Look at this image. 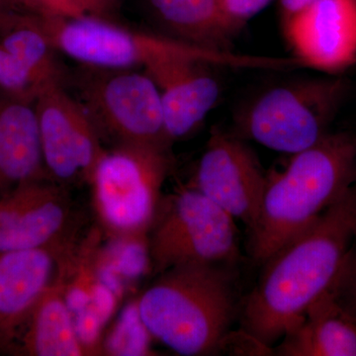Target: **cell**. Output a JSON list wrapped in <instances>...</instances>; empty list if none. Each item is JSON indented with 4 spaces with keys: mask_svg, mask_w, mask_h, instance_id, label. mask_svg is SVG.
I'll list each match as a JSON object with an SVG mask.
<instances>
[{
    "mask_svg": "<svg viewBox=\"0 0 356 356\" xmlns=\"http://www.w3.org/2000/svg\"><path fill=\"white\" fill-rule=\"evenodd\" d=\"M356 238V184L274 252L241 312L243 334L273 346L327 291Z\"/></svg>",
    "mask_w": 356,
    "mask_h": 356,
    "instance_id": "1",
    "label": "cell"
},
{
    "mask_svg": "<svg viewBox=\"0 0 356 356\" xmlns=\"http://www.w3.org/2000/svg\"><path fill=\"white\" fill-rule=\"evenodd\" d=\"M356 184V136L329 133L315 146L293 154L281 172L267 175L266 191L248 252L257 264L313 224Z\"/></svg>",
    "mask_w": 356,
    "mask_h": 356,
    "instance_id": "2",
    "label": "cell"
},
{
    "mask_svg": "<svg viewBox=\"0 0 356 356\" xmlns=\"http://www.w3.org/2000/svg\"><path fill=\"white\" fill-rule=\"evenodd\" d=\"M232 266L191 262L158 274L137 303L147 334L177 355H217L236 312Z\"/></svg>",
    "mask_w": 356,
    "mask_h": 356,
    "instance_id": "3",
    "label": "cell"
},
{
    "mask_svg": "<svg viewBox=\"0 0 356 356\" xmlns=\"http://www.w3.org/2000/svg\"><path fill=\"white\" fill-rule=\"evenodd\" d=\"M34 15L56 51L88 67L134 69L163 58H185L234 70H271L275 65L273 57L216 50L184 40L134 31L105 18Z\"/></svg>",
    "mask_w": 356,
    "mask_h": 356,
    "instance_id": "4",
    "label": "cell"
},
{
    "mask_svg": "<svg viewBox=\"0 0 356 356\" xmlns=\"http://www.w3.org/2000/svg\"><path fill=\"white\" fill-rule=\"evenodd\" d=\"M235 221L193 186L161 197L149 229L154 273L191 262L234 266L240 257Z\"/></svg>",
    "mask_w": 356,
    "mask_h": 356,
    "instance_id": "5",
    "label": "cell"
},
{
    "mask_svg": "<svg viewBox=\"0 0 356 356\" xmlns=\"http://www.w3.org/2000/svg\"><path fill=\"white\" fill-rule=\"evenodd\" d=\"M170 168L163 147L117 145L105 149L89 184L96 212L110 234L140 238L149 233Z\"/></svg>",
    "mask_w": 356,
    "mask_h": 356,
    "instance_id": "6",
    "label": "cell"
},
{
    "mask_svg": "<svg viewBox=\"0 0 356 356\" xmlns=\"http://www.w3.org/2000/svg\"><path fill=\"white\" fill-rule=\"evenodd\" d=\"M346 92L341 79H301L274 86L242 115L241 132L267 149L298 154L329 134Z\"/></svg>",
    "mask_w": 356,
    "mask_h": 356,
    "instance_id": "7",
    "label": "cell"
},
{
    "mask_svg": "<svg viewBox=\"0 0 356 356\" xmlns=\"http://www.w3.org/2000/svg\"><path fill=\"white\" fill-rule=\"evenodd\" d=\"M77 102L100 136L117 145L168 149L158 86L146 72L84 65L76 76Z\"/></svg>",
    "mask_w": 356,
    "mask_h": 356,
    "instance_id": "8",
    "label": "cell"
},
{
    "mask_svg": "<svg viewBox=\"0 0 356 356\" xmlns=\"http://www.w3.org/2000/svg\"><path fill=\"white\" fill-rule=\"evenodd\" d=\"M34 104L49 177L64 186L90 182L105 149L102 136L81 103L65 88V81H53Z\"/></svg>",
    "mask_w": 356,
    "mask_h": 356,
    "instance_id": "9",
    "label": "cell"
},
{
    "mask_svg": "<svg viewBox=\"0 0 356 356\" xmlns=\"http://www.w3.org/2000/svg\"><path fill=\"white\" fill-rule=\"evenodd\" d=\"M267 175L242 138L213 129L194 177V188L245 225L257 224Z\"/></svg>",
    "mask_w": 356,
    "mask_h": 356,
    "instance_id": "10",
    "label": "cell"
},
{
    "mask_svg": "<svg viewBox=\"0 0 356 356\" xmlns=\"http://www.w3.org/2000/svg\"><path fill=\"white\" fill-rule=\"evenodd\" d=\"M69 238L47 247L0 252V351L13 353L39 300L64 280Z\"/></svg>",
    "mask_w": 356,
    "mask_h": 356,
    "instance_id": "11",
    "label": "cell"
},
{
    "mask_svg": "<svg viewBox=\"0 0 356 356\" xmlns=\"http://www.w3.org/2000/svg\"><path fill=\"white\" fill-rule=\"evenodd\" d=\"M70 226V199L51 179L18 185L0 195V252L33 250L64 240Z\"/></svg>",
    "mask_w": 356,
    "mask_h": 356,
    "instance_id": "12",
    "label": "cell"
},
{
    "mask_svg": "<svg viewBox=\"0 0 356 356\" xmlns=\"http://www.w3.org/2000/svg\"><path fill=\"white\" fill-rule=\"evenodd\" d=\"M285 32L305 67L346 69L356 60V0H316L285 18Z\"/></svg>",
    "mask_w": 356,
    "mask_h": 356,
    "instance_id": "13",
    "label": "cell"
},
{
    "mask_svg": "<svg viewBox=\"0 0 356 356\" xmlns=\"http://www.w3.org/2000/svg\"><path fill=\"white\" fill-rule=\"evenodd\" d=\"M208 67L185 58H163L144 67L158 86L168 140L182 139L196 130L219 100L221 89Z\"/></svg>",
    "mask_w": 356,
    "mask_h": 356,
    "instance_id": "14",
    "label": "cell"
},
{
    "mask_svg": "<svg viewBox=\"0 0 356 356\" xmlns=\"http://www.w3.org/2000/svg\"><path fill=\"white\" fill-rule=\"evenodd\" d=\"M51 179L33 102L0 91V195L18 185Z\"/></svg>",
    "mask_w": 356,
    "mask_h": 356,
    "instance_id": "15",
    "label": "cell"
},
{
    "mask_svg": "<svg viewBox=\"0 0 356 356\" xmlns=\"http://www.w3.org/2000/svg\"><path fill=\"white\" fill-rule=\"evenodd\" d=\"M281 356H356V321L339 307L332 293H323L303 318L282 337Z\"/></svg>",
    "mask_w": 356,
    "mask_h": 356,
    "instance_id": "16",
    "label": "cell"
},
{
    "mask_svg": "<svg viewBox=\"0 0 356 356\" xmlns=\"http://www.w3.org/2000/svg\"><path fill=\"white\" fill-rule=\"evenodd\" d=\"M13 353L28 356L89 355L74 327L65 297L64 280L51 287L39 300Z\"/></svg>",
    "mask_w": 356,
    "mask_h": 356,
    "instance_id": "17",
    "label": "cell"
},
{
    "mask_svg": "<svg viewBox=\"0 0 356 356\" xmlns=\"http://www.w3.org/2000/svg\"><path fill=\"white\" fill-rule=\"evenodd\" d=\"M161 21L180 40L216 50H229L238 28L227 17L219 0H151Z\"/></svg>",
    "mask_w": 356,
    "mask_h": 356,
    "instance_id": "18",
    "label": "cell"
},
{
    "mask_svg": "<svg viewBox=\"0 0 356 356\" xmlns=\"http://www.w3.org/2000/svg\"><path fill=\"white\" fill-rule=\"evenodd\" d=\"M0 44L44 81H65L55 48L34 14L16 7L0 8Z\"/></svg>",
    "mask_w": 356,
    "mask_h": 356,
    "instance_id": "19",
    "label": "cell"
},
{
    "mask_svg": "<svg viewBox=\"0 0 356 356\" xmlns=\"http://www.w3.org/2000/svg\"><path fill=\"white\" fill-rule=\"evenodd\" d=\"M53 81H44L0 44V91L11 97L35 103L42 90Z\"/></svg>",
    "mask_w": 356,
    "mask_h": 356,
    "instance_id": "20",
    "label": "cell"
},
{
    "mask_svg": "<svg viewBox=\"0 0 356 356\" xmlns=\"http://www.w3.org/2000/svg\"><path fill=\"white\" fill-rule=\"evenodd\" d=\"M329 291L339 307L356 321V238Z\"/></svg>",
    "mask_w": 356,
    "mask_h": 356,
    "instance_id": "21",
    "label": "cell"
},
{
    "mask_svg": "<svg viewBox=\"0 0 356 356\" xmlns=\"http://www.w3.org/2000/svg\"><path fill=\"white\" fill-rule=\"evenodd\" d=\"M10 6L41 16L81 17L76 0H9Z\"/></svg>",
    "mask_w": 356,
    "mask_h": 356,
    "instance_id": "22",
    "label": "cell"
},
{
    "mask_svg": "<svg viewBox=\"0 0 356 356\" xmlns=\"http://www.w3.org/2000/svg\"><path fill=\"white\" fill-rule=\"evenodd\" d=\"M271 0H219L222 11L238 29L268 6Z\"/></svg>",
    "mask_w": 356,
    "mask_h": 356,
    "instance_id": "23",
    "label": "cell"
},
{
    "mask_svg": "<svg viewBox=\"0 0 356 356\" xmlns=\"http://www.w3.org/2000/svg\"><path fill=\"white\" fill-rule=\"evenodd\" d=\"M118 3V0H76L81 16L105 18Z\"/></svg>",
    "mask_w": 356,
    "mask_h": 356,
    "instance_id": "24",
    "label": "cell"
},
{
    "mask_svg": "<svg viewBox=\"0 0 356 356\" xmlns=\"http://www.w3.org/2000/svg\"><path fill=\"white\" fill-rule=\"evenodd\" d=\"M316 0H280L281 8H282L284 18L289 17L293 14L298 13L304 7L313 3Z\"/></svg>",
    "mask_w": 356,
    "mask_h": 356,
    "instance_id": "25",
    "label": "cell"
},
{
    "mask_svg": "<svg viewBox=\"0 0 356 356\" xmlns=\"http://www.w3.org/2000/svg\"><path fill=\"white\" fill-rule=\"evenodd\" d=\"M9 0H0V8H4V7H9Z\"/></svg>",
    "mask_w": 356,
    "mask_h": 356,
    "instance_id": "26",
    "label": "cell"
}]
</instances>
